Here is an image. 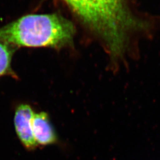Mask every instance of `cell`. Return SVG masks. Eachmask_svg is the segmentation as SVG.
<instances>
[{
	"mask_svg": "<svg viewBox=\"0 0 160 160\" xmlns=\"http://www.w3.org/2000/svg\"><path fill=\"white\" fill-rule=\"evenodd\" d=\"M73 24L54 14H29L0 28V40L15 47L60 49L72 44Z\"/></svg>",
	"mask_w": 160,
	"mask_h": 160,
	"instance_id": "7a4b0ae2",
	"label": "cell"
},
{
	"mask_svg": "<svg viewBox=\"0 0 160 160\" xmlns=\"http://www.w3.org/2000/svg\"><path fill=\"white\" fill-rule=\"evenodd\" d=\"M103 41L114 58L126 51L132 34L146 24L130 10L127 0H62Z\"/></svg>",
	"mask_w": 160,
	"mask_h": 160,
	"instance_id": "6da1fadb",
	"label": "cell"
},
{
	"mask_svg": "<svg viewBox=\"0 0 160 160\" xmlns=\"http://www.w3.org/2000/svg\"><path fill=\"white\" fill-rule=\"evenodd\" d=\"M32 129L38 145L47 146L57 142L56 132L52 125L49 115L46 112L34 113L32 119Z\"/></svg>",
	"mask_w": 160,
	"mask_h": 160,
	"instance_id": "277c9868",
	"label": "cell"
},
{
	"mask_svg": "<svg viewBox=\"0 0 160 160\" xmlns=\"http://www.w3.org/2000/svg\"><path fill=\"white\" fill-rule=\"evenodd\" d=\"M15 49V47L0 40V77L10 75L17 78L12 67V58Z\"/></svg>",
	"mask_w": 160,
	"mask_h": 160,
	"instance_id": "5b68a950",
	"label": "cell"
},
{
	"mask_svg": "<svg viewBox=\"0 0 160 160\" xmlns=\"http://www.w3.org/2000/svg\"><path fill=\"white\" fill-rule=\"evenodd\" d=\"M34 114L30 105L25 103L18 105L14 113V122L17 136L24 147L29 151L34 150L38 147L32 129Z\"/></svg>",
	"mask_w": 160,
	"mask_h": 160,
	"instance_id": "3957f363",
	"label": "cell"
}]
</instances>
